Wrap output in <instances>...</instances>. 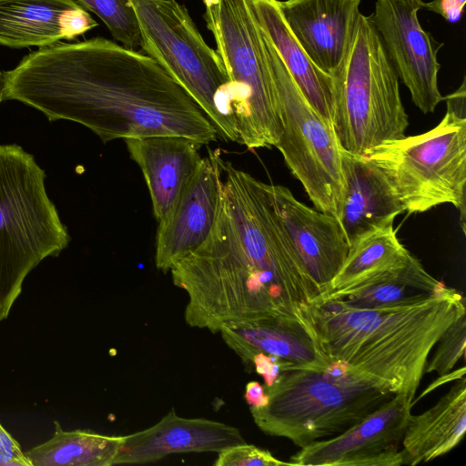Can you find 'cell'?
I'll return each instance as SVG.
<instances>
[{
	"label": "cell",
	"mask_w": 466,
	"mask_h": 466,
	"mask_svg": "<svg viewBox=\"0 0 466 466\" xmlns=\"http://www.w3.org/2000/svg\"><path fill=\"white\" fill-rule=\"evenodd\" d=\"M140 167L157 221L172 208L197 171L202 157L198 145L180 136L160 135L124 139Z\"/></svg>",
	"instance_id": "obj_19"
},
{
	"label": "cell",
	"mask_w": 466,
	"mask_h": 466,
	"mask_svg": "<svg viewBox=\"0 0 466 466\" xmlns=\"http://www.w3.org/2000/svg\"><path fill=\"white\" fill-rule=\"evenodd\" d=\"M170 272L187 294L186 323L212 333L272 317L310 321L323 293L288 239L267 183L240 169L225 175L207 239Z\"/></svg>",
	"instance_id": "obj_2"
},
{
	"label": "cell",
	"mask_w": 466,
	"mask_h": 466,
	"mask_svg": "<svg viewBox=\"0 0 466 466\" xmlns=\"http://www.w3.org/2000/svg\"><path fill=\"white\" fill-rule=\"evenodd\" d=\"M245 442L234 426L204 418H183L172 409L153 426L124 436L114 465L149 463L174 453H218Z\"/></svg>",
	"instance_id": "obj_16"
},
{
	"label": "cell",
	"mask_w": 466,
	"mask_h": 466,
	"mask_svg": "<svg viewBox=\"0 0 466 466\" xmlns=\"http://www.w3.org/2000/svg\"><path fill=\"white\" fill-rule=\"evenodd\" d=\"M465 371H466V370H465V367L463 366L462 368L453 371L452 373L449 372L445 375H441V378L439 379V380L434 381L430 387H428L421 395H420L417 399H415V400L412 401V404H414L419 399L425 396L428 392L434 390L436 387H438V385L446 383L453 379H460L461 377H464Z\"/></svg>",
	"instance_id": "obj_33"
},
{
	"label": "cell",
	"mask_w": 466,
	"mask_h": 466,
	"mask_svg": "<svg viewBox=\"0 0 466 466\" xmlns=\"http://www.w3.org/2000/svg\"><path fill=\"white\" fill-rule=\"evenodd\" d=\"M0 466H31L19 442L0 423Z\"/></svg>",
	"instance_id": "obj_30"
},
{
	"label": "cell",
	"mask_w": 466,
	"mask_h": 466,
	"mask_svg": "<svg viewBox=\"0 0 466 466\" xmlns=\"http://www.w3.org/2000/svg\"><path fill=\"white\" fill-rule=\"evenodd\" d=\"M447 110L432 129L383 143L364 157L388 178L408 215L442 204L460 212L465 233L466 82L444 96Z\"/></svg>",
	"instance_id": "obj_7"
},
{
	"label": "cell",
	"mask_w": 466,
	"mask_h": 466,
	"mask_svg": "<svg viewBox=\"0 0 466 466\" xmlns=\"http://www.w3.org/2000/svg\"><path fill=\"white\" fill-rule=\"evenodd\" d=\"M422 0H376L372 15L387 56L412 102L424 114L444 99L438 86V53L444 43L420 24Z\"/></svg>",
	"instance_id": "obj_11"
},
{
	"label": "cell",
	"mask_w": 466,
	"mask_h": 466,
	"mask_svg": "<svg viewBox=\"0 0 466 466\" xmlns=\"http://www.w3.org/2000/svg\"><path fill=\"white\" fill-rule=\"evenodd\" d=\"M261 35L281 127L275 147L316 209L339 220L345 180L341 147L333 127L309 104L262 30Z\"/></svg>",
	"instance_id": "obj_10"
},
{
	"label": "cell",
	"mask_w": 466,
	"mask_h": 466,
	"mask_svg": "<svg viewBox=\"0 0 466 466\" xmlns=\"http://www.w3.org/2000/svg\"><path fill=\"white\" fill-rule=\"evenodd\" d=\"M244 399L249 408H260L268 403V395L265 386L258 381H249L245 388Z\"/></svg>",
	"instance_id": "obj_32"
},
{
	"label": "cell",
	"mask_w": 466,
	"mask_h": 466,
	"mask_svg": "<svg viewBox=\"0 0 466 466\" xmlns=\"http://www.w3.org/2000/svg\"><path fill=\"white\" fill-rule=\"evenodd\" d=\"M265 389L268 403L249 408L255 424L299 448L345 431L394 395L338 361L323 371L288 370Z\"/></svg>",
	"instance_id": "obj_5"
},
{
	"label": "cell",
	"mask_w": 466,
	"mask_h": 466,
	"mask_svg": "<svg viewBox=\"0 0 466 466\" xmlns=\"http://www.w3.org/2000/svg\"><path fill=\"white\" fill-rule=\"evenodd\" d=\"M410 251L399 240L393 222L371 230L350 246L339 272L321 296L335 298L406 264Z\"/></svg>",
	"instance_id": "obj_23"
},
{
	"label": "cell",
	"mask_w": 466,
	"mask_h": 466,
	"mask_svg": "<svg viewBox=\"0 0 466 466\" xmlns=\"http://www.w3.org/2000/svg\"><path fill=\"white\" fill-rule=\"evenodd\" d=\"M5 100V72L0 70V104Z\"/></svg>",
	"instance_id": "obj_34"
},
{
	"label": "cell",
	"mask_w": 466,
	"mask_h": 466,
	"mask_svg": "<svg viewBox=\"0 0 466 466\" xmlns=\"http://www.w3.org/2000/svg\"><path fill=\"white\" fill-rule=\"evenodd\" d=\"M45 180L32 154L17 144L0 145V321L8 318L27 275L71 239Z\"/></svg>",
	"instance_id": "obj_4"
},
{
	"label": "cell",
	"mask_w": 466,
	"mask_h": 466,
	"mask_svg": "<svg viewBox=\"0 0 466 466\" xmlns=\"http://www.w3.org/2000/svg\"><path fill=\"white\" fill-rule=\"evenodd\" d=\"M52 437L25 451L31 466H112L124 436L65 431L54 421Z\"/></svg>",
	"instance_id": "obj_25"
},
{
	"label": "cell",
	"mask_w": 466,
	"mask_h": 466,
	"mask_svg": "<svg viewBox=\"0 0 466 466\" xmlns=\"http://www.w3.org/2000/svg\"><path fill=\"white\" fill-rule=\"evenodd\" d=\"M278 4L308 56L331 76L345 56L360 14V0H278Z\"/></svg>",
	"instance_id": "obj_17"
},
{
	"label": "cell",
	"mask_w": 466,
	"mask_h": 466,
	"mask_svg": "<svg viewBox=\"0 0 466 466\" xmlns=\"http://www.w3.org/2000/svg\"><path fill=\"white\" fill-rule=\"evenodd\" d=\"M345 194L339 223L350 246L362 235L394 222L403 206L383 172L363 156L341 148Z\"/></svg>",
	"instance_id": "obj_20"
},
{
	"label": "cell",
	"mask_w": 466,
	"mask_h": 466,
	"mask_svg": "<svg viewBox=\"0 0 466 466\" xmlns=\"http://www.w3.org/2000/svg\"><path fill=\"white\" fill-rule=\"evenodd\" d=\"M5 100L48 121L78 123L107 143L171 135L207 145L218 137L189 94L152 57L104 37L40 47L5 72Z\"/></svg>",
	"instance_id": "obj_1"
},
{
	"label": "cell",
	"mask_w": 466,
	"mask_h": 466,
	"mask_svg": "<svg viewBox=\"0 0 466 466\" xmlns=\"http://www.w3.org/2000/svg\"><path fill=\"white\" fill-rule=\"evenodd\" d=\"M141 48L195 100L218 136L238 142L235 92L224 65L203 39L187 8L176 0H129Z\"/></svg>",
	"instance_id": "obj_8"
},
{
	"label": "cell",
	"mask_w": 466,
	"mask_h": 466,
	"mask_svg": "<svg viewBox=\"0 0 466 466\" xmlns=\"http://www.w3.org/2000/svg\"><path fill=\"white\" fill-rule=\"evenodd\" d=\"M331 76L332 126L342 149L365 156L405 136L409 116L401 101L399 76L371 15H359L345 56Z\"/></svg>",
	"instance_id": "obj_6"
},
{
	"label": "cell",
	"mask_w": 466,
	"mask_h": 466,
	"mask_svg": "<svg viewBox=\"0 0 466 466\" xmlns=\"http://www.w3.org/2000/svg\"><path fill=\"white\" fill-rule=\"evenodd\" d=\"M250 363L264 379L266 388L273 385L282 373L292 370L291 366L285 360L262 352L256 354Z\"/></svg>",
	"instance_id": "obj_29"
},
{
	"label": "cell",
	"mask_w": 466,
	"mask_h": 466,
	"mask_svg": "<svg viewBox=\"0 0 466 466\" xmlns=\"http://www.w3.org/2000/svg\"><path fill=\"white\" fill-rule=\"evenodd\" d=\"M86 11L97 15L112 36L123 46L141 48L142 37L129 0H76Z\"/></svg>",
	"instance_id": "obj_26"
},
{
	"label": "cell",
	"mask_w": 466,
	"mask_h": 466,
	"mask_svg": "<svg viewBox=\"0 0 466 466\" xmlns=\"http://www.w3.org/2000/svg\"><path fill=\"white\" fill-rule=\"evenodd\" d=\"M208 0H203L204 3L208 2Z\"/></svg>",
	"instance_id": "obj_35"
},
{
	"label": "cell",
	"mask_w": 466,
	"mask_h": 466,
	"mask_svg": "<svg viewBox=\"0 0 466 466\" xmlns=\"http://www.w3.org/2000/svg\"><path fill=\"white\" fill-rule=\"evenodd\" d=\"M466 0H431L423 3V8L442 16L449 23L461 18Z\"/></svg>",
	"instance_id": "obj_31"
},
{
	"label": "cell",
	"mask_w": 466,
	"mask_h": 466,
	"mask_svg": "<svg viewBox=\"0 0 466 466\" xmlns=\"http://www.w3.org/2000/svg\"><path fill=\"white\" fill-rule=\"evenodd\" d=\"M412 400L396 393L345 431L300 448L290 457L299 466H400L399 450Z\"/></svg>",
	"instance_id": "obj_12"
},
{
	"label": "cell",
	"mask_w": 466,
	"mask_h": 466,
	"mask_svg": "<svg viewBox=\"0 0 466 466\" xmlns=\"http://www.w3.org/2000/svg\"><path fill=\"white\" fill-rule=\"evenodd\" d=\"M216 466H280L291 465L274 457L268 451L252 444L241 443L218 453Z\"/></svg>",
	"instance_id": "obj_28"
},
{
	"label": "cell",
	"mask_w": 466,
	"mask_h": 466,
	"mask_svg": "<svg viewBox=\"0 0 466 466\" xmlns=\"http://www.w3.org/2000/svg\"><path fill=\"white\" fill-rule=\"evenodd\" d=\"M465 313L461 293L444 285L417 302L377 309L320 296L310 307V321L333 360L413 401L430 352Z\"/></svg>",
	"instance_id": "obj_3"
},
{
	"label": "cell",
	"mask_w": 466,
	"mask_h": 466,
	"mask_svg": "<svg viewBox=\"0 0 466 466\" xmlns=\"http://www.w3.org/2000/svg\"><path fill=\"white\" fill-rule=\"evenodd\" d=\"M219 150H208L169 212L158 221L155 262L163 272L199 248L215 224L223 186Z\"/></svg>",
	"instance_id": "obj_13"
},
{
	"label": "cell",
	"mask_w": 466,
	"mask_h": 466,
	"mask_svg": "<svg viewBox=\"0 0 466 466\" xmlns=\"http://www.w3.org/2000/svg\"><path fill=\"white\" fill-rule=\"evenodd\" d=\"M219 332L225 343L247 363L259 352L285 360L292 370L323 371L335 362L324 350L311 321L272 317L226 324Z\"/></svg>",
	"instance_id": "obj_15"
},
{
	"label": "cell",
	"mask_w": 466,
	"mask_h": 466,
	"mask_svg": "<svg viewBox=\"0 0 466 466\" xmlns=\"http://www.w3.org/2000/svg\"><path fill=\"white\" fill-rule=\"evenodd\" d=\"M257 22L309 104L330 125L334 86L330 75L308 56L288 27L278 0H250ZM333 127V126H332Z\"/></svg>",
	"instance_id": "obj_22"
},
{
	"label": "cell",
	"mask_w": 466,
	"mask_h": 466,
	"mask_svg": "<svg viewBox=\"0 0 466 466\" xmlns=\"http://www.w3.org/2000/svg\"><path fill=\"white\" fill-rule=\"evenodd\" d=\"M205 18L235 92L238 143L275 147L281 127L275 86L250 0H208Z\"/></svg>",
	"instance_id": "obj_9"
},
{
	"label": "cell",
	"mask_w": 466,
	"mask_h": 466,
	"mask_svg": "<svg viewBox=\"0 0 466 466\" xmlns=\"http://www.w3.org/2000/svg\"><path fill=\"white\" fill-rule=\"evenodd\" d=\"M445 284L432 277L411 256L401 267L379 275L366 283L335 297L360 309H377L417 302Z\"/></svg>",
	"instance_id": "obj_24"
},
{
	"label": "cell",
	"mask_w": 466,
	"mask_h": 466,
	"mask_svg": "<svg viewBox=\"0 0 466 466\" xmlns=\"http://www.w3.org/2000/svg\"><path fill=\"white\" fill-rule=\"evenodd\" d=\"M76 0H0V45L45 47L97 26Z\"/></svg>",
	"instance_id": "obj_18"
},
{
	"label": "cell",
	"mask_w": 466,
	"mask_h": 466,
	"mask_svg": "<svg viewBox=\"0 0 466 466\" xmlns=\"http://www.w3.org/2000/svg\"><path fill=\"white\" fill-rule=\"evenodd\" d=\"M267 188L288 239L325 293L350 249L341 224L334 216L306 206L284 186L267 184Z\"/></svg>",
	"instance_id": "obj_14"
},
{
	"label": "cell",
	"mask_w": 466,
	"mask_h": 466,
	"mask_svg": "<svg viewBox=\"0 0 466 466\" xmlns=\"http://www.w3.org/2000/svg\"><path fill=\"white\" fill-rule=\"evenodd\" d=\"M466 431V379L459 380L431 408L410 413L403 434V465L431 461L454 449Z\"/></svg>",
	"instance_id": "obj_21"
},
{
	"label": "cell",
	"mask_w": 466,
	"mask_h": 466,
	"mask_svg": "<svg viewBox=\"0 0 466 466\" xmlns=\"http://www.w3.org/2000/svg\"><path fill=\"white\" fill-rule=\"evenodd\" d=\"M438 347L425 372L449 373L459 360L464 357L466 344V313L460 316L441 336Z\"/></svg>",
	"instance_id": "obj_27"
}]
</instances>
